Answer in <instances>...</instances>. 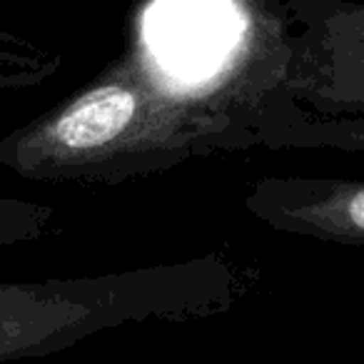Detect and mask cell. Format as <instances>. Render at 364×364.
Segmentation results:
<instances>
[{
	"label": "cell",
	"instance_id": "obj_1",
	"mask_svg": "<svg viewBox=\"0 0 364 364\" xmlns=\"http://www.w3.org/2000/svg\"><path fill=\"white\" fill-rule=\"evenodd\" d=\"M287 0H132L122 48L87 85L0 137V170L112 188L198 157L279 150L292 92Z\"/></svg>",
	"mask_w": 364,
	"mask_h": 364
},
{
	"label": "cell",
	"instance_id": "obj_2",
	"mask_svg": "<svg viewBox=\"0 0 364 364\" xmlns=\"http://www.w3.org/2000/svg\"><path fill=\"white\" fill-rule=\"evenodd\" d=\"M257 269L230 247L82 277L0 282V364L63 352L90 334L145 322H203L235 309Z\"/></svg>",
	"mask_w": 364,
	"mask_h": 364
},
{
	"label": "cell",
	"instance_id": "obj_3",
	"mask_svg": "<svg viewBox=\"0 0 364 364\" xmlns=\"http://www.w3.org/2000/svg\"><path fill=\"white\" fill-rule=\"evenodd\" d=\"M297 23L292 92L322 117L364 115V0H287Z\"/></svg>",
	"mask_w": 364,
	"mask_h": 364
},
{
	"label": "cell",
	"instance_id": "obj_4",
	"mask_svg": "<svg viewBox=\"0 0 364 364\" xmlns=\"http://www.w3.org/2000/svg\"><path fill=\"white\" fill-rule=\"evenodd\" d=\"M242 208L277 232L364 247V180L259 177L245 190Z\"/></svg>",
	"mask_w": 364,
	"mask_h": 364
},
{
	"label": "cell",
	"instance_id": "obj_5",
	"mask_svg": "<svg viewBox=\"0 0 364 364\" xmlns=\"http://www.w3.org/2000/svg\"><path fill=\"white\" fill-rule=\"evenodd\" d=\"M63 65V55L21 33L0 28V92L28 90L50 80Z\"/></svg>",
	"mask_w": 364,
	"mask_h": 364
},
{
	"label": "cell",
	"instance_id": "obj_6",
	"mask_svg": "<svg viewBox=\"0 0 364 364\" xmlns=\"http://www.w3.org/2000/svg\"><path fill=\"white\" fill-rule=\"evenodd\" d=\"M279 150H339L364 155V115L322 117L307 110L282 135Z\"/></svg>",
	"mask_w": 364,
	"mask_h": 364
}]
</instances>
